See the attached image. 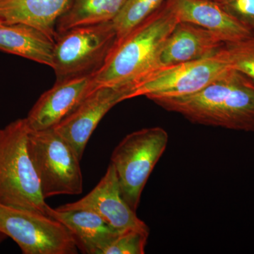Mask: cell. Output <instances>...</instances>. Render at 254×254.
<instances>
[{"instance_id": "cell-1", "label": "cell", "mask_w": 254, "mask_h": 254, "mask_svg": "<svg viewBox=\"0 0 254 254\" xmlns=\"http://www.w3.org/2000/svg\"><path fill=\"white\" fill-rule=\"evenodd\" d=\"M150 100L192 123L254 131V81L232 68L193 94Z\"/></svg>"}, {"instance_id": "cell-2", "label": "cell", "mask_w": 254, "mask_h": 254, "mask_svg": "<svg viewBox=\"0 0 254 254\" xmlns=\"http://www.w3.org/2000/svg\"><path fill=\"white\" fill-rule=\"evenodd\" d=\"M180 21L172 0L115 43L99 71L96 88L133 87L161 68L160 55L169 36Z\"/></svg>"}, {"instance_id": "cell-3", "label": "cell", "mask_w": 254, "mask_h": 254, "mask_svg": "<svg viewBox=\"0 0 254 254\" xmlns=\"http://www.w3.org/2000/svg\"><path fill=\"white\" fill-rule=\"evenodd\" d=\"M29 131L26 118L0 130V203L49 215L28 152Z\"/></svg>"}, {"instance_id": "cell-4", "label": "cell", "mask_w": 254, "mask_h": 254, "mask_svg": "<svg viewBox=\"0 0 254 254\" xmlns=\"http://www.w3.org/2000/svg\"><path fill=\"white\" fill-rule=\"evenodd\" d=\"M168 141V132L161 127L142 128L127 135L112 153L110 163L116 170L121 194L134 211Z\"/></svg>"}, {"instance_id": "cell-5", "label": "cell", "mask_w": 254, "mask_h": 254, "mask_svg": "<svg viewBox=\"0 0 254 254\" xmlns=\"http://www.w3.org/2000/svg\"><path fill=\"white\" fill-rule=\"evenodd\" d=\"M28 149L46 199L58 195L81 194V160L54 128L30 129Z\"/></svg>"}, {"instance_id": "cell-6", "label": "cell", "mask_w": 254, "mask_h": 254, "mask_svg": "<svg viewBox=\"0 0 254 254\" xmlns=\"http://www.w3.org/2000/svg\"><path fill=\"white\" fill-rule=\"evenodd\" d=\"M116 41L113 21L73 28L57 36L51 67L55 81L95 74Z\"/></svg>"}, {"instance_id": "cell-7", "label": "cell", "mask_w": 254, "mask_h": 254, "mask_svg": "<svg viewBox=\"0 0 254 254\" xmlns=\"http://www.w3.org/2000/svg\"><path fill=\"white\" fill-rule=\"evenodd\" d=\"M0 231L23 254H76L71 231L49 215L0 203Z\"/></svg>"}, {"instance_id": "cell-8", "label": "cell", "mask_w": 254, "mask_h": 254, "mask_svg": "<svg viewBox=\"0 0 254 254\" xmlns=\"http://www.w3.org/2000/svg\"><path fill=\"white\" fill-rule=\"evenodd\" d=\"M222 48L216 54L203 59L159 68L132 87L128 99L139 96L149 100L181 97L200 91L231 68Z\"/></svg>"}, {"instance_id": "cell-9", "label": "cell", "mask_w": 254, "mask_h": 254, "mask_svg": "<svg viewBox=\"0 0 254 254\" xmlns=\"http://www.w3.org/2000/svg\"><path fill=\"white\" fill-rule=\"evenodd\" d=\"M131 90V87H98L53 128L81 160L87 143L102 119L114 106L128 100Z\"/></svg>"}, {"instance_id": "cell-10", "label": "cell", "mask_w": 254, "mask_h": 254, "mask_svg": "<svg viewBox=\"0 0 254 254\" xmlns=\"http://www.w3.org/2000/svg\"><path fill=\"white\" fill-rule=\"evenodd\" d=\"M57 209L91 210L118 232L130 229L149 230L148 225L138 218L136 211L124 199L116 170L111 163L104 176L90 193L77 201L60 205Z\"/></svg>"}, {"instance_id": "cell-11", "label": "cell", "mask_w": 254, "mask_h": 254, "mask_svg": "<svg viewBox=\"0 0 254 254\" xmlns=\"http://www.w3.org/2000/svg\"><path fill=\"white\" fill-rule=\"evenodd\" d=\"M95 88V74L55 81L54 86L41 95L28 113L26 120L30 129L54 128Z\"/></svg>"}, {"instance_id": "cell-12", "label": "cell", "mask_w": 254, "mask_h": 254, "mask_svg": "<svg viewBox=\"0 0 254 254\" xmlns=\"http://www.w3.org/2000/svg\"><path fill=\"white\" fill-rule=\"evenodd\" d=\"M225 42L205 28L185 21H179L160 55L163 66L194 61L216 54Z\"/></svg>"}, {"instance_id": "cell-13", "label": "cell", "mask_w": 254, "mask_h": 254, "mask_svg": "<svg viewBox=\"0 0 254 254\" xmlns=\"http://www.w3.org/2000/svg\"><path fill=\"white\" fill-rule=\"evenodd\" d=\"M180 21L198 25L233 43L254 33L227 13L215 0H172Z\"/></svg>"}, {"instance_id": "cell-14", "label": "cell", "mask_w": 254, "mask_h": 254, "mask_svg": "<svg viewBox=\"0 0 254 254\" xmlns=\"http://www.w3.org/2000/svg\"><path fill=\"white\" fill-rule=\"evenodd\" d=\"M48 215L67 227L78 250L85 254H100L120 232L91 210H60L50 207Z\"/></svg>"}, {"instance_id": "cell-15", "label": "cell", "mask_w": 254, "mask_h": 254, "mask_svg": "<svg viewBox=\"0 0 254 254\" xmlns=\"http://www.w3.org/2000/svg\"><path fill=\"white\" fill-rule=\"evenodd\" d=\"M70 0H0V19L4 25L22 23L56 38L57 21Z\"/></svg>"}, {"instance_id": "cell-16", "label": "cell", "mask_w": 254, "mask_h": 254, "mask_svg": "<svg viewBox=\"0 0 254 254\" xmlns=\"http://www.w3.org/2000/svg\"><path fill=\"white\" fill-rule=\"evenodd\" d=\"M55 41L43 31L22 23L0 26V51L52 67Z\"/></svg>"}, {"instance_id": "cell-17", "label": "cell", "mask_w": 254, "mask_h": 254, "mask_svg": "<svg viewBox=\"0 0 254 254\" xmlns=\"http://www.w3.org/2000/svg\"><path fill=\"white\" fill-rule=\"evenodd\" d=\"M127 0H70L57 21L56 37L73 28L113 21Z\"/></svg>"}, {"instance_id": "cell-18", "label": "cell", "mask_w": 254, "mask_h": 254, "mask_svg": "<svg viewBox=\"0 0 254 254\" xmlns=\"http://www.w3.org/2000/svg\"><path fill=\"white\" fill-rule=\"evenodd\" d=\"M165 0H127L113 22L118 42L137 25L150 16L165 2Z\"/></svg>"}, {"instance_id": "cell-19", "label": "cell", "mask_w": 254, "mask_h": 254, "mask_svg": "<svg viewBox=\"0 0 254 254\" xmlns=\"http://www.w3.org/2000/svg\"><path fill=\"white\" fill-rule=\"evenodd\" d=\"M222 51L230 67L254 81V33L241 41L225 43Z\"/></svg>"}, {"instance_id": "cell-20", "label": "cell", "mask_w": 254, "mask_h": 254, "mask_svg": "<svg viewBox=\"0 0 254 254\" xmlns=\"http://www.w3.org/2000/svg\"><path fill=\"white\" fill-rule=\"evenodd\" d=\"M150 230L130 229L119 232L100 254H143L148 243Z\"/></svg>"}, {"instance_id": "cell-21", "label": "cell", "mask_w": 254, "mask_h": 254, "mask_svg": "<svg viewBox=\"0 0 254 254\" xmlns=\"http://www.w3.org/2000/svg\"><path fill=\"white\" fill-rule=\"evenodd\" d=\"M239 22L254 33V0H215Z\"/></svg>"}, {"instance_id": "cell-22", "label": "cell", "mask_w": 254, "mask_h": 254, "mask_svg": "<svg viewBox=\"0 0 254 254\" xmlns=\"http://www.w3.org/2000/svg\"><path fill=\"white\" fill-rule=\"evenodd\" d=\"M6 237H6L4 234H3L2 232L0 231V245H1L5 240H6Z\"/></svg>"}, {"instance_id": "cell-23", "label": "cell", "mask_w": 254, "mask_h": 254, "mask_svg": "<svg viewBox=\"0 0 254 254\" xmlns=\"http://www.w3.org/2000/svg\"><path fill=\"white\" fill-rule=\"evenodd\" d=\"M4 24V23L2 22V21H1V19H0V26H3Z\"/></svg>"}, {"instance_id": "cell-24", "label": "cell", "mask_w": 254, "mask_h": 254, "mask_svg": "<svg viewBox=\"0 0 254 254\" xmlns=\"http://www.w3.org/2000/svg\"><path fill=\"white\" fill-rule=\"evenodd\" d=\"M0 130H1V129H0Z\"/></svg>"}]
</instances>
